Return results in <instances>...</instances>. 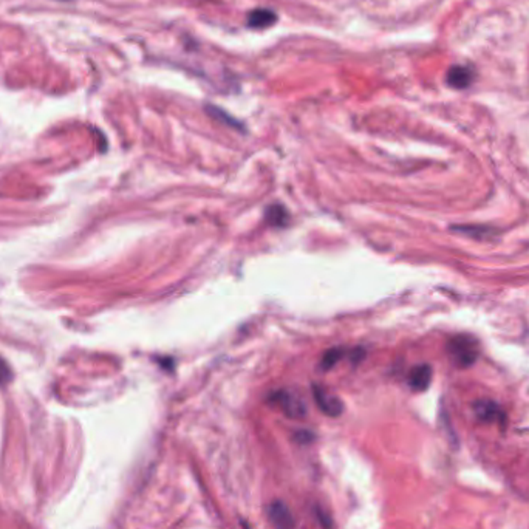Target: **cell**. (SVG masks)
I'll return each mask as SVG.
<instances>
[{
    "instance_id": "7a4b0ae2",
    "label": "cell",
    "mask_w": 529,
    "mask_h": 529,
    "mask_svg": "<svg viewBox=\"0 0 529 529\" xmlns=\"http://www.w3.org/2000/svg\"><path fill=\"white\" fill-rule=\"evenodd\" d=\"M268 401L274 404V406H277L286 416L294 418V420L304 418L306 414L305 402L300 400L297 395H294L293 391H288V390L272 391L270 398H268Z\"/></svg>"
},
{
    "instance_id": "5b68a950",
    "label": "cell",
    "mask_w": 529,
    "mask_h": 529,
    "mask_svg": "<svg viewBox=\"0 0 529 529\" xmlns=\"http://www.w3.org/2000/svg\"><path fill=\"white\" fill-rule=\"evenodd\" d=\"M313 395H315L317 407L321 409L325 415L339 416L342 414V410H344L342 401L339 400V398H336L335 395H331L330 391H326L325 389L319 387V385H313Z\"/></svg>"
},
{
    "instance_id": "5bb4252c",
    "label": "cell",
    "mask_w": 529,
    "mask_h": 529,
    "mask_svg": "<svg viewBox=\"0 0 529 529\" xmlns=\"http://www.w3.org/2000/svg\"><path fill=\"white\" fill-rule=\"evenodd\" d=\"M241 526H243V529H251V528H250V525L245 523V521H243V523H241Z\"/></svg>"
},
{
    "instance_id": "8992f818",
    "label": "cell",
    "mask_w": 529,
    "mask_h": 529,
    "mask_svg": "<svg viewBox=\"0 0 529 529\" xmlns=\"http://www.w3.org/2000/svg\"><path fill=\"white\" fill-rule=\"evenodd\" d=\"M268 517L276 529H294L293 514L284 501H272L268 508Z\"/></svg>"
},
{
    "instance_id": "ba28073f",
    "label": "cell",
    "mask_w": 529,
    "mask_h": 529,
    "mask_svg": "<svg viewBox=\"0 0 529 529\" xmlns=\"http://www.w3.org/2000/svg\"><path fill=\"white\" fill-rule=\"evenodd\" d=\"M276 21H277V15L272 10H268V8L252 10L248 12V17H246L248 27L254 30H262V28L271 27V25L276 24Z\"/></svg>"
},
{
    "instance_id": "277c9868",
    "label": "cell",
    "mask_w": 529,
    "mask_h": 529,
    "mask_svg": "<svg viewBox=\"0 0 529 529\" xmlns=\"http://www.w3.org/2000/svg\"><path fill=\"white\" fill-rule=\"evenodd\" d=\"M475 81V70L469 65H454L447 70L446 82L449 87L456 90H465L472 86Z\"/></svg>"
},
{
    "instance_id": "30bf717a",
    "label": "cell",
    "mask_w": 529,
    "mask_h": 529,
    "mask_svg": "<svg viewBox=\"0 0 529 529\" xmlns=\"http://www.w3.org/2000/svg\"><path fill=\"white\" fill-rule=\"evenodd\" d=\"M265 217L268 225L282 228L288 221V212H286V209L282 205H272L266 209Z\"/></svg>"
},
{
    "instance_id": "9c48e42d",
    "label": "cell",
    "mask_w": 529,
    "mask_h": 529,
    "mask_svg": "<svg viewBox=\"0 0 529 529\" xmlns=\"http://www.w3.org/2000/svg\"><path fill=\"white\" fill-rule=\"evenodd\" d=\"M452 231L463 235H469V237L476 239V240L491 239L495 235V231L491 226H480V225H456V226H452Z\"/></svg>"
},
{
    "instance_id": "8fae6325",
    "label": "cell",
    "mask_w": 529,
    "mask_h": 529,
    "mask_svg": "<svg viewBox=\"0 0 529 529\" xmlns=\"http://www.w3.org/2000/svg\"><path fill=\"white\" fill-rule=\"evenodd\" d=\"M206 112H207L209 115H211V116L214 118V120L221 121L223 124H228V126L235 127V129H239V130H240V127H241V122H239V121L235 120V118H232L231 115H228V113L225 112V110H221L220 107L206 106Z\"/></svg>"
},
{
    "instance_id": "3957f363",
    "label": "cell",
    "mask_w": 529,
    "mask_h": 529,
    "mask_svg": "<svg viewBox=\"0 0 529 529\" xmlns=\"http://www.w3.org/2000/svg\"><path fill=\"white\" fill-rule=\"evenodd\" d=\"M474 414L479 418L481 423L486 424H500L505 426L506 424V411L500 407L492 400H479L472 404Z\"/></svg>"
},
{
    "instance_id": "7c38bea8",
    "label": "cell",
    "mask_w": 529,
    "mask_h": 529,
    "mask_svg": "<svg viewBox=\"0 0 529 529\" xmlns=\"http://www.w3.org/2000/svg\"><path fill=\"white\" fill-rule=\"evenodd\" d=\"M345 351L344 349H331V350H326L324 353V356L321 359V369L322 370H330L335 367V365L341 361V359L344 358Z\"/></svg>"
},
{
    "instance_id": "52a82bcc",
    "label": "cell",
    "mask_w": 529,
    "mask_h": 529,
    "mask_svg": "<svg viewBox=\"0 0 529 529\" xmlns=\"http://www.w3.org/2000/svg\"><path fill=\"white\" fill-rule=\"evenodd\" d=\"M432 382V367L429 364H420L410 370L409 385L411 390L424 391Z\"/></svg>"
},
{
    "instance_id": "4fadbf2b",
    "label": "cell",
    "mask_w": 529,
    "mask_h": 529,
    "mask_svg": "<svg viewBox=\"0 0 529 529\" xmlns=\"http://www.w3.org/2000/svg\"><path fill=\"white\" fill-rule=\"evenodd\" d=\"M8 380H10V370L5 365V362L0 361V382H5Z\"/></svg>"
},
{
    "instance_id": "6da1fadb",
    "label": "cell",
    "mask_w": 529,
    "mask_h": 529,
    "mask_svg": "<svg viewBox=\"0 0 529 529\" xmlns=\"http://www.w3.org/2000/svg\"><path fill=\"white\" fill-rule=\"evenodd\" d=\"M446 353L455 367L467 369L480 356V344L470 335H456L446 342Z\"/></svg>"
}]
</instances>
